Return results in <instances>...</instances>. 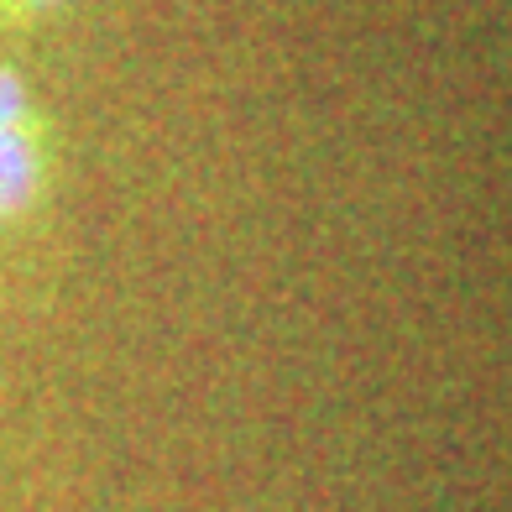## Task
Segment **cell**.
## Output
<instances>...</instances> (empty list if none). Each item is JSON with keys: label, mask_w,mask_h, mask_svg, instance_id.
Wrapping results in <instances>:
<instances>
[{"label": "cell", "mask_w": 512, "mask_h": 512, "mask_svg": "<svg viewBox=\"0 0 512 512\" xmlns=\"http://www.w3.org/2000/svg\"><path fill=\"white\" fill-rule=\"evenodd\" d=\"M42 189V157L27 131V84L0 68V215L27 209Z\"/></svg>", "instance_id": "6da1fadb"}, {"label": "cell", "mask_w": 512, "mask_h": 512, "mask_svg": "<svg viewBox=\"0 0 512 512\" xmlns=\"http://www.w3.org/2000/svg\"><path fill=\"white\" fill-rule=\"evenodd\" d=\"M58 6H68V0H0V16H48Z\"/></svg>", "instance_id": "7a4b0ae2"}]
</instances>
